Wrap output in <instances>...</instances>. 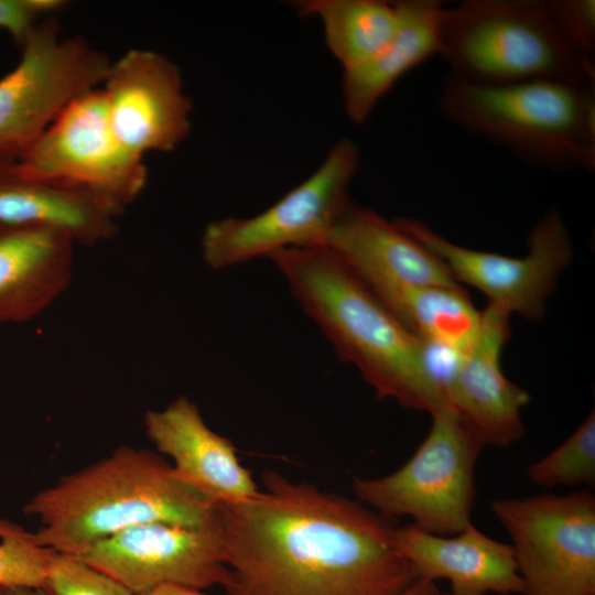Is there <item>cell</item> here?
I'll use <instances>...</instances> for the list:
<instances>
[{
	"mask_svg": "<svg viewBox=\"0 0 595 595\" xmlns=\"http://www.w3.org/2000/svg\"><path fill=\"white\" fill-rule=\"evenodd\" d=\"M0 595H1V588H0Z\"/></svg>",
	"mask_w": 595,
	"mask_h": 595,
	"instance_id": "1f68e13d",
	"label": "cell"
},
{
	"mask_svg": "<svg viewBox=\"0 0 595 595\" xmlns=\"http://www.w3.org/2000/svg\"><path fill=\"white\" fill-rule=\"evenodd\" d=\"M399 25L387 45L365 63L344 71L342 94L348 118L361 125L408 72L439 54L444 7L436 0H400Z\"/></svg>",
	"mask_w": 595,
	"mask_h": 595,
	"instance_id": "d6986e66",
	"label": "cell"
},
{
	"mask_svg": "<svg viewBox=\"0 0 595 595\" xmlns=\"http://www.w3.org/2000/svg\"><path fill=\"white\" fill-rule=\"evenodd\" d=\"M439 106L451 122L529 165L553 172L595 169V84L478 85L448 75Z\"/></svg>",
	"mask_w": 595,
	"mask_h": 595,
	"instance_id": "277c9868",
	"label": "cell"
},
{
	"mask_svg": "<svg viewBox=\"0 0 595 595\" xmlns=\"http://www.w3.org/2000/svg\"><path fill=\"white\" fill-rule=\"evenodd\" d=\"M323 246L382 298L408 285L461 286L446 266L394 220L353 202Z\"/></svg>",
	"mask_w": 595,
	"mask_h": 595,
	"instance_id": "9a60e30c",
	"label": "cell"
},
{
	"mask_svg": "<svg viewBox=\"0 0 595 595\" xmlns=\"http://www.w3.org/2000/svg\"><path fill=\"white\" fill-rule=\"evenodd\" d=\"M47 595H136L76 555L53 551L43 588Z\"/></svg>",
	"mask_w": 595,
	"mask_h": 595,
	"instance_id": "d4e9b609",
	"label": "cell"
},
{
	"mask_svg": "<svg viewBox=\"0 0 595 595\" xmlns=\"http://www.w3.org/2000/svg\"><path fill=\"white\" fill-rule=\"evenodd\" d=\"M294 7L302 15H316L328 50L344 71L375 56L394 35L399 25L397 1L303 0Z\"/></svg>",
	"mask_w": 595,
	"mask_h": 595,
	"instance_id": "7402d4cb",
	"label": "cell"
},
{
	"mask_svg": "<svg viewBox=\"0 0 595 595\" xmlns=\"http://www.w3.org/2000/svg\"><path fill=\"white\" fill-rule=\"evenodd\" d=\"M393 220L434 253L458 283L483 292L488 304L531 321L544 315L547 300L573 255L569 232L555 207L532 229L528 252L521 258L459 246L414 218Z\"/></svg>",
	"mask_w": 595,
	"mask_h": 595,
	"instance_id": "8fae6325",
	"label": "cell"
},
{
	"mask_svg": "<svg viewBox=\"0 0 595 595\" xmlns=\"http://www.w3.org/2000/svg\"><path fill=\"white\" fill-rule=\"evenodd\" d=\"M118 217L93 198L26 174L18 161L0 160V225H43L76 245L111 239Z\"/></svg>",
	"mask_w": 595,
	"mask_h": 595,
	"instance_id": "ffe728a7",
	"label": "cell"
},
{
	"mask_svg": "<svg viewBox=\"0 0 595 595\" xmlns=\"http://www.w3.org/2000/svg\"><path fill=\"white\" fill-rule=\"evenodd\" d=\"M528 479L539 487L595 485V412L588 413L559 446L527 468Z\"/></svg>",
	"mask_w": 595,
	"mask_h": 595,
	"instance_id": "603a6c76",
	"label": "cell"
},
{
	"mask_svg": "<svg viewBox=\"0 0 595 595\" xmlns=\"http://www.w3.org/2000/svg\"><path fill=\"white\" fill-rule=\"evenodd\" d=\"M52 552L21 526L0 519V588H43Z\"/></svg>",
	"mask_w": 595,
	"mask_h": 595,
	"instance_id": "cb8c5ba5",
	"label": "cell"
},
{
	"mask_svg": "<svg viewBox=\"0 0 595 595\" xmlns=\"http://www.w3.org/2000/svg\"><path fill=\"white\" fill-rule=\"evenodd\" d=\"M1 595H47L42 588L8 587L1 588Z\"/></svg>",
	"mask_w": 595,
	"mask_h": 595,
	"instance_id": "f546056e",
	"label": "cell"
},
{
	"mask_svg": "<svg viewBox=\"0 0 595 595\" xmlns=\"http://www.w3.org/2000/svg\"><path fill=\"white\" fill-rule=\"evenodd\" d=\"M23 512L40 522L30 532L36 544L76 556L139 524H217V504L183 483L161 454L129 445L35 493Z\"/></svg>",
	"mask_w": 595,
	"mask_h": 595,
	"instance_id": "3957f363",
	"label": "cell"
},
{
	"mask_svg": "<svg viewBox=\"0 0 595 595\" xmlns=\"http://www.w3.org/2000/svg\"><path fill=\"white\" fill-rule=\"evenodd\" d=\"M391 542L415 580H446L451 595L523 593L511 545L491 539L473 523L452 536L434 534L413 523L394 526Z\"/></svg>",
	"mask_w": 595,
	"mask_h": 595,
	"instance_id": "e0dca14e",
	"label": "cell"
},
{
	"mask_svg": "<svg viewBox=\"0 0 595 595\" xmlns=\"http://www.w3.org/2000/svg\"><path fill=\"white\" fill-rule=\"evenodd\" d=\"M442 595H451V594H450V593H447V594H442Z\"/></svg>",
	"mask_w": 595,
	"mask_h": 595,
	"instance_id": "4dcf8cb0",
	"label": "cell"
},
{
	"mask_svg": "<svg viewBox=\"0 0 595 595\" xmlns=\"http://www.w3.org/2000/svg\"><path fill=\"white\" fill-rule=\"evenodd\" d=\"M358 166V147L338 141L310 177L262 213L209 223L201 238L204 262L223 270L283 249L323 246L351 203L348 191Z\"/></svg>",
	"mask_w": 595,
	"mask_h": 595,
	"instance_id": "ba28073f",
	"label": "cell"
},
{
	"mask_svg": "<svg viewBox=\"0 0 595 595\" xmlns=\"http://www.w3.org/2000/svg\"><path fill=\"white\" fill-rule=\"evenodd\" d=\"M65 6L62 0H0V29L20 45L40 21L53 17Z\"/></svg>",
	"mask_w": 595,
	"mask_h": 595,
	"instance_id": "4316f807",
	"label": "cell"
},
{
	"mask_svg": "<svg viewBox=\"0 0 595 595\" xmlns=\"http://www.w3.org/2000/svg\"><path fill=\"white\" fill-rule=\"evenodd\" d=\"M399 595H442L435 582L428 580H415Z\"/></svg>",
	"mask_w": 595,
	"mask_h": 595,
	"instance_id": "f1b7e54d",
	"label": "cell"
},
{
	"mask_svg": "<svg viewBox=\"0 0 595 595\" xmlns=\"http://www.w3.org/2000/svg\"><path fill=\"white\" fill-rule=\"evenodd\" d=\"M143 425L159 454L172 459L176 476L214 504L241 502L258 495L234 444L206 424L186 396L163 409L147 411Z\"/></svg>",
	"mask_w": 595,
	"mask_h": 595,
	"instance_id": "2e32d148",
	"label": "cell"
},
{
	"mask_svg": "<svg viewBox=\"0 0 595 595\" xmlns=\"http://www.w3.org/2000/svg\"><path fill=\"white\" fill-rule=\"evenodd\" d=\"M262 483L217 504L228 595H399L415 581L391 519L271 469Z\"/></svg>",
	"mask_w": 595,
	"mask_h": 595,
	"instance_id": "6da1fadb",
	"label": "cell"
},
{
	"mask_svg": "<svg viewBox=\"0 0 595 595\" xmlns=\"http://www.w3.org/2000/svg\"><path fill=\"white\" fill-rule=\"evenodd\" d=\"M101 93L111 127L133 153L170 152L191 131L192 102L178 67L149 48L111 60Z\"/></svg>",
	"mask_w": 595,
	"mask_h": 595,
	"instance_id": "4fadbf2b",
	"label": "cell"
},
{
	"mask_svg": "<svg viewBox=\"0 0 595 595\" xmlns=\"http://www.w3.org/2000/svg\"><path fill=\"white\" fill-rule=\"evenodd\" d=\"M508 312L488 304L478 337L461 357L443 391L456 411L486 444L508 447L522 439V409L530 396L502 372L500 357L511 329Z\"/></svg>",
	"mask_w": 595,
	"mask_h": 595,
	"instance_id": "5bb4252c",
	"label": "cell"
},
{
	"mask_svg": "<svg viewBox=\"0 0 595 595\" xmlns=\"http://www.w3.org/2000/svg\"><path fill=\"white\" fill-rule=\"evenodd\" d=\"M79 558L136 595L164 583L223 586L227 577L218 519L209 528L134 526L98 541Z\"/></svg>",
	"mask_w": 595,
	"mask_h": 595,
	"instance_id": "7c38bea8",
	"label": "cell"
},
{
	"mask_svg": "<svg viewBox=\"0 0 595 595\" xmlns=\"http://www.w3.org/2000/svg\"><path fill=\"white\" fill-rule=\"evenodd\" d=\"M139 595H208L202 592V589L190 587L186 585L175 583L160 584L145 593Z\"/></svg>",
	"mask_w": 595,
	"mask_h": 595,
	"instance_id": "83f0119b",
	"label": "cell"
},
{
	"mask_svg": "<svg viewBox=\"0 0 595 595\" xmlns=\"http://www.w3.org/2000/svg\"><path fill=\"white\" fill-rule=\"evenodd\" d=\"M439 55L451 76L478 85L595 84V66L572 51L540 0H465L444 8Z\"/></svg>",
	"mask_w": 595,
	"mask_h": 595,
	"instance_id": "5b68a950",
	"label": "cell"
},
{
	"mask_svg": "<svg viewBox=\"0 0 595 595\" xmlns=\"http://www.w3.org/2000/svg\"><path fill=\"white\" fill-rule=\"evenodd\" d=\"M490 510L511 540L522 595H595V496L501 498Z\"/></svg>",
	"mask_w": 595,
	"mask_h": 595,
	"instance_id": "9c48e42d",
	"label": "cell"
},
{
	"mask_svg": "<svg viewBox=\"0 0 595 595\" xmlns=\"http://www.w3.org/2000/svg\"><path fill=\"white\" fill-rule=\"evenodd\" d=\"M269 259L339 358L359 370L378 398L430 414L448 407L422 339L335 252L289 248Z\"/></svg>",
	"mask_w": 595,
	"mask_h": 595,
	"instance_id": "7a4b0ae2",
	"label": "cell"
},
{
	"mask_svg": "<svg viewBox=\"0 0 595 595\" xmlns=\"http://www.w3.org/2000/svg\"><path fill=\"white\" fill-rule=\"evenodd\" d=\"M29 175L89 196L119 217L143 192V158L116 136L100 88L76 99L18 161Z\"/></svg>",
	"mask_w": 595,
	"mask_h": 595,
	"instance_id": "30bf717a",
	"label": "cell"
},
{
	"mask_svg": "<svg viewBox=\"0 0 595 595\" xmlns=\"http://www.w3.org/2000/svg\"><path fill=\"white\" fill-rule=\"evenodd\" d=\"M18 64L0 78V160L20 161L79 97L100 88L111 60L80 36H64L54 17L19 45Z\"/></svg>",
	"mask_w": 595,
	"mask_h": 595,
	"instance_id": "52a82bcc",
	"label": "cell"
},
{
	"mask_svg": "<svg viewBox=\"0 0 595 595\" xmlns=\"http://www.w3.org/2000/svg\"><path fill=\"white\" fill-rule=\"evenodd\" d=\"M426 437L397 470L375 478L355 477L358 501L379 515L408 517L439 536L472 523L475 469L485 443L450 407L431 414Z\"/></svg>",
	"mask_w": 595,
	"mask_h": 595,
	"instance_id": "8992f818",
	"label": "cell"
},
{
	"mask_svg": "<svg viewBox=\"0 0 595 595\" xmlns=\"http://www.w3.org/2000/svg\"><path fill=\"white\" fill-rule=\"evenodd\" d=\"M420 339L465 355L482 322L462 286L408 285L379 298Z\"/></svg>",
	"mask_w": 595,
	"mask_h": 595,
	"instance_id": "44dd1931",
	"label": "cell"
},
{
	"mask_svg": "<svg viewBox=\"0 0 595 595\" xmlns=\"http://www.w3.org/2000/svg\"><path fill=\"white\" fill-rule=\"evenodd\" d=\"M76 242L43 225H0V324L25 323L69 286Z\"/></svg>",
	"mask_w": 595,
	"mask_h": 595,
	"instance_id": "ac0fdd59",
	"label": "cell"
},
{
	"mask_svg": "<svg viewBox=\"0 0 595 595\" xmlns=\"http://www.w3.org/2000/svg\"><path fill=\"white\" fill-rule=\"evenodd\" d=\"M543 10L572 51L595 66V1L540 0Z\"/></svg>",
	"mask_w": 595,
	"mask_h": 595,
	"instance_id": "484cf974",
	"label": "cell"
}]
</instances>
